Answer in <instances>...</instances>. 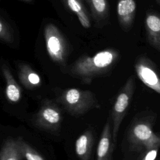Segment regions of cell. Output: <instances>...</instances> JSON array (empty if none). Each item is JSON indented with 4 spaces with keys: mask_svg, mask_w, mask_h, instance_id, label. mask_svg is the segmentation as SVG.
I'll return each instance as SVG.
<instances>
[{
    "mask_svg": "<svg viewBox=\"0 0 160 160\" xmlns=\"http://www.w3.org/2000/svg\"><path fill=\"white\" fill-rule=\"evenodd\" d=\"M119 51L114 48L101 51L92 56H82L66 68L69 76L89 84L92 79L108 72L119 59Z\"/></svg>",
    "mask_w": 160,
    "mask_h": 160,
    "instance_id": "1",
    "label": "cell"
},
{
    "mask_svg": "<svg viewBox=\"0 0 160 160\" xmlns=\"http://www.w3.org/2000/svg\"><path fill=\"white\" fill-rule=\"evenodd\" d=\"M58 101L72 115H81L93 108L99 107L92 92L77 88L66 89L59 96Z\"/></svg>",
    "mask_w": 160,
    "mask_h": 160,
    "instance_id": "2",
    "label": "cell"
},
{
    "mask_svg": "<svg viewBox=\"0 0 160 160\" xmlns=\"http://www.w3.org/2000/svg\"><path fill=\"white\" fill-rule=\"evenodd\" d=\"M129 150L132 152H146L160 148V136L152 129L149 123L138 122L134 124L128 132Z\"/></svg>",
    "mask_w": 160,
    "mask_h": 160,
    "instance_id": "3",
    "label": "cell"
},
{
    "mask_svg": "<svg viewBox=\"0 0 160 160\" xmlns=\"http://www.w3.org/2000/svg\"><path fill=\"white\" fill-rule=\"evenodd\" d=\"M47 52L52 61L63 68L69 53V48L65 38L54 24L46 25L44 31Z\"/></svg>",
    "mask_w": 160,
    "mask_h": 160,
    "instance_id": "4",
    "label": "cell"
},
{
    "mask_svg": "<svg viewBox=\"0 0 160 160\" xmlns=\"http://www.w3.org/2000/svg\"><path fill=\"white\" fill-rule=\"evenodd\" d=\"M134 91V81L129 77L118 93L111 111L112 141L116 144L119 128L131 103Z\"/></svg>",
    "mask_w": 160,
    "mask_h": 160,
    "instance_id": "5",
    "label": "cell"
},
{
    "mask_svg": "<svg viewBox=\"0 0 160 160\" xmlns=\"http://www.w3.org/2000/svg\"><path fill=\"white\" fill-rule=\"evenodd\" d=\"M62 120L61 109L49 101L44 103L34 117V123L37 126L51 132L59 131Z\"/></svg>",
    "mask_w": 160,
    "mask_h": 160,
    "instance_id": "6",
    "label": "cell"
},
{
    "mask_svg": "<svg viewBox=\"0 0 160 160\" xmlns=\"http://www.w3.org/2000/svg\"><path fill=\"white\" fill-rule=\"evenodd\" d=\"M134 68L139 79L149 88L160 94V76L152 61L141 56L137 59Z\"/></svg>",
    "mask_w": 160,
    "mask_h": 160,
    "instance_id": "7",
    "label": "cell"
},
{
    "mask_svg": "<svg viewBox=\"0 0 160 160\" xmlns=\"http://www.w3.org/2000/svg\"><path fill=\"white\" fill-rule=\"evenodd\" d=\"M144 28L149 44L160 52V14L148 11L144 18Z\"/></svg>",
    "mask_w": 160,
    "mask_h": 160,
    "instance_id": "8",
    "label": "cell"
},
{
    "mask_svg": "<svg viewBox=\"0 0 160 160\" xmlns=\"http://www.w3.org/2000/svg\"><path fill=\"white\" fill-rule=\"evenodd\" d=\"M136 6L135 0H118V19L124 31H128L132 26L136 14Z\"/></svg>",
    "mask_w": 160,
    "mask_h": 160,
    "instance_id": "9",
    "label": "cell"
},
{
    "mask_svg": "<svg viewBox=\"0 0 160 160\" xmlns=\"http://www.w3.org/2000/svg\"><path fill=\"white\" fill-rule=\"evenodd\" d=\"M114 143L112 141V126L109 119L104 126L97 148L96 160H112Z\"/></svg>",
    "mask_w": 160,
    "mask_h": 160,
    "instance_id": "10",
    "label": "cell"
},
{
    "mask_svg": "<svg viewBox=\"0 0 160 160\" xmlns=\"http://www.w3.org/2000/svg\"><path fill=\"white\" fill-rule=\"evenodd\" d=\"M2 75L6 81L5 94L7 99L11 102H17L21 98V89L14 79L8 66L4 64L1 66Z\"/></svg>",
    "mask_w": 160,
    "mask_h": 160,
    "instance_id": "11",
    "label": "cell"
},
{
    "mask_svg": "<svg viewBox=\"0 0 160 160\" xmlns=\"http://www.w3.org/2000/svg\"><path fill=\"white\" fill-rule=\"evenodd\" d=\"M18 76L21 82L27 89H32L38 88L41 84V79L39 75L27 64L21 63L19 64Z\"/></svg>",
    "mask_w": 160,
    "mask_h": 160,
    "instance_id": "12",
    "label": "cell"
},
{
    "mask_svg": "<svg viewBox=\"0 0 160 160\" xmlns=\"http://www.w3.org/2000/svg\"><path fill=\"white\" fill-rule=\"evenodd\" d=\"M93 145V134L91 131H86L80 135L75 142V151L81 160H89Z\"/></svg>",
    "mask_w": 160,
    "mask_h": 160,
    "instance_id": "13",
    "label": "cell"
},
{
    "mask_svg": "<svg viewBox=\"0 0 160 160\" xmlns=\"http://www.w3.org/2000/svg\"><path fill=\"white\" fill-rule=\"evenodd\" d=\"M89 5L91 15L96 22L100 25L109 19V8L107 0H84Z\"/></svg>",
    "mask_w": 160,
    "mask_h": 160,
    "instance_id": "14",
    "label": "cell"
},
{
    "mask_svg": "<svg viewBox=\"0 0 160 160\" xmlns=\"http://www.w3.org/2000/svg\"><path fill=\"white\" fill-rule=\"evenodd\" d=\"M22 158L16 140L8 139L4 141L0 149V160H21Z\"/></svg>",
    "mask_w": 160,
    "mask_h": 160,
    "instance_id": "15",
    "label": "cell"
},
{
    "mask_svg": "<svg viewBox=\"0 0 160 160\" xmlns=\"http://www.w3.org/2000/svg\"><path fill=\"white\" fill-rule=\"evenodd\" d=\"M66 6L74 12L81 24L84 28H89L91 27V20L88 13L84 6V4L78 0H62Z\"/></svg>",
    "mask_w": 160,
    "mask_h": 160,
    "instance_id": "16",
    "label": "cell"
},
{
    "mask_svg": "<svg viewBox=\"0 0 160 160\" xmlns=\"http://www.w3.org/2000/svg\"><path fill=\"white\" fill-rule=\"evenodd\" d=\"M16 142L23 158L26 160H45L44 158L21 138L16 139Z\"/></svg>",
    "mask_w": 160,
    "mask_h": 160,
    "instance_id": "17",
    "label": "cell"
},
{
    "mask_svg": "<svg viewBox=\"0 0 160 160\" xmlns=\"http://www.w3.org/2000/svg\"><path fill=\"white\" fill-rule=\"evenodd\" d=\"M14 35L9 25L0 17V40L6 43H12Z\"/></svg>",
    "mask_w": 160,
    "mask_h": 160,
    "instance_id": "18",
    "label": "cell"
},
{
    "mask_svg": "<svg viewBox=\"0 0 160 160\" xmlns=\"http://www.w3.org/2000/svg\"><path fill=\"white\" fill-rule=\"evenodd\" d=\"M159 148H153L148 151L144 152L143 156L141 158L140 160H155L156 158Z\"/></svg>",
    "mask_w": 160,
    "mask_h": 160,
    "instance_id": "19",
    "label": "cell"
},
{
    "mask_svg": "<svg viewBox=\"0 0 160 160\" xmlns=\"http://www.w3.org/2000/svg\"><path fill=\"white\" fill-rule=\"evenodd\" d=\"M19 1L26 2H32V0H19Z\"/></svg>",
    "mask_w": 160,
    "mask_h": 160,
    "instance_id": "20",
    "label": "cell"
},
{
    "mask_svg": "<svg viewBox=\"0 0 160 160\" xmlns=\"http://www.w3.org/2000/svg\"><path fill=\"white\" fill-rule=\"evenodd\" d=\"M156 2H157V3L160 6V0H155Z\"/></svg>",
    "mask_w": 160,
    "mask_h": 160,
    "instance_id": "21",
    "label": "cell"
},
{
    "mask_svg": "<svg viewBox=\"0 0 160 160\" xmlns=\"http://www.w3.org/2000/svg\"><path fill=\"white\" fill-rule=\"evenodd\" d=\"M79 2H81V3H82L83 4V2H84V0H78Z\"/></svg>",
    "mask_w": 160,
    "mask_h": 160,
    "instance_id": "22",
    "label": "cell"
}]
</instances>
